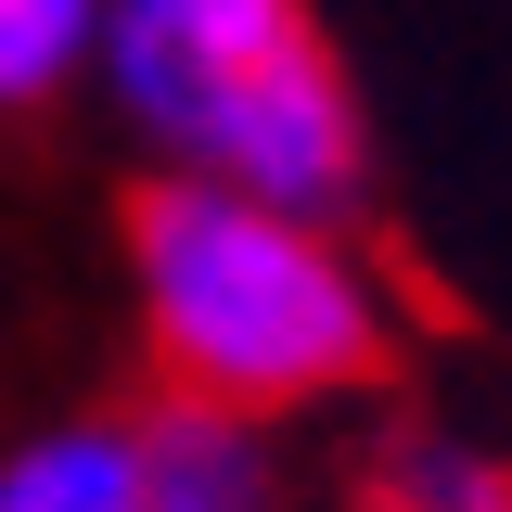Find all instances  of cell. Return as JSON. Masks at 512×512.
Here are the masks:
<instances>
[{"instance_id":"obj_1","label":"cell","mask_w":512,"mask_h":512,"mask_svg":"<svg viewBox=\"0 0 512 512\" xmlns=\"http://www.w3.org/2000/svg\"><path fill=\"white\" fill-rule=\"evenodd\" d=\"M128 308L167 397H218L244 423L397 372V295L372 282V256L333 244V218L256 205L192 167H154L128 192Z\"/></svg>"},{"instance_id":"obj_2","label":"cell","mask_w":512,"mask_h":512,"mask_svg":"<svg viewBox=\"0 0 512 512\" xmlns=\"http://www.w3.org/2000/svg\"><path fill=\"white\" fill-rule=\"evenodd\" d=\"M103 77L128 128L192 180H231L295 218H346L372 192V128L333 64L320 0H103Z\"/></svg>"},{"instance_id":"obj_3","label":"cell","mask_w":512,"mask_h":512,"mask_svg":"<svg viewBox=\"0 0 512 512\" xmlns=\"http://www.w3.org/2000/svg\"><path fill=\"white\" fill-rule=\"evenodd\" d=\"M141 436V500L154 512H282V461H269V423L218 410V397H167L128 410Z\"/></svg>"},{"instance_id":"obj_4","label":"cell","mask_w":512,"mask_h":512,"mask_svg":"<svg viewBox=\"0 0 512 512\" xmlns=\"http://www.w3.org/2000/svg\"><path fill=\"white\" fill-rule=\"evenodd\" d=\"M0 512H154L128 410H64L39 436H13L0 448Z\"/></svg>"},{"instance_id":"obj_5","label":"cell","mask_w":512,"mask_h":512,"mask_svg":"<svg viewBox=\"0 0 512 512\" xmlns=\"http://www.w3.org/2000/svg\"><path fill=\"white\" fill-rule=\"evenodd\" d=\"M359 512H512V461L436 423H397L359 474Z\"/></svg>"},{"instance_id":"obj_6","label":"cell","mask_w":512,"mask_h":512,"mask_svg":"<svg viewBox=\"0 0 512 512\" xmlns=\"http://www.w3.org/2000/svg\"><path fill=\"white\" fill-rule=\"evenodd\" d=\"M90 52H103V0H0V116L52 103Z\"/></svg>"}]
</instances>
